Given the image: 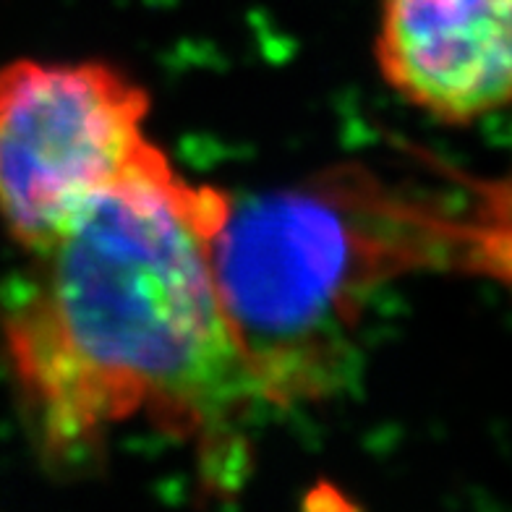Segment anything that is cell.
I'll return each instance as SVG.
<instances>
[{
  "label": "cell",
  "mask_w": 512,
  "mask_h": 512,
  "mask_svg": "<svg viewBox=\"0 0 512 512\" xmlns=\"http://www.w3.org/2000/svg\"><path fill=\"white\" fill-rule=\"evenodd\" d=\"M228 194L165 157L89 204L3 306V348L50 460H79L147 418L194 442L212 484L246 471L267 408L217 293L209 241Z\"/></svg>",
  "instance_id": "6da1fadb"
},
{
  "label": "cell",
  "mask_w": 512,
  "mask_h": 512,
  "mask_svg": "<svg viewBox=\"0 0 512 512\" xmlns=\"http://www.w3.org/2000/svg\"><path fill=\"white\" fill-rule=\"evenodd\" d=\"M434 225L364 168L230 196L209 262L267 408L314 403L351 382L366 301L432 259Z\"/></svg>",
  "instance_id": "7a4b0ae2"
},
{
  "label": "cell",
  "mask_w": 512,
  "mask_h": 512,
  "mask_svg": "<svg viewBox=\"0 0 512 512\" xmlns=\"http://www.w3.org/2000/svg\"><path fill=\"white\" fill-rule=\"evenodd\" d=\"M149 95L110 63L0 68V220L29 254L45 249L118 183L165 160L144 123Z\"/></svg>",
  "instance_id": "3957f363"
},
{
  "label": "cell",
  "mask_w": 512,
  "mask_h": 512,
  "mask_svg": "<svg viewBox=\"0 0 512 512\" xmlns=\"http://www.w3.org/2000/svg\"><path fill=\"white\" fill-rule=\"evenodd\" d=\"M377 63L408 105L450 126L512 108V0H379Z\"/></svg>",
  "instance_id": "277c9868"
}]
</instances>
